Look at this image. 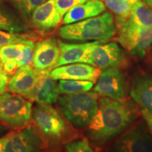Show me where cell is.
I'll return each instance as SVG.
<instances>
[{"label": "cell", "mask_w": 152, "mask_h": 152, "mask_svg": "<svg viewBox=\"0 0 152 152\" xmlns=\"http://www.w3.org/2000/svg\"><path fill=\"white\" fill-rule=\"evenodd\" d=\"M137 113L130 101L99 99L98 109L86 134L93 144L102 146L125 131L134 122Z\"/></svg>", "instance_id": "cell-1"}, {"label": "cell", "mask_w": 152, "mask_h": 152, "mask_svg": "<svg viewBox=\"0 0 152 152\" xmlns=\"http://www.w3.org/2000/svg\"><path fill=\"white\" fill-rule=\"evenodd\" d=\"M65 119L49 104H37L33 108L32 121L47 149H56L73 137L70 123Z\"/></svg>", "instance_id": "cell-2"}, {"label": "cell", "mask_w": 152, "mask_h": 152, "mask_svg": "<svg viewBox=\"0 0 152 152\" xmlns=\"http://www.w3.org/2000/svg\"><path fill=\"white\" fill-rule=\"evenodd\" d=\"M116 33L113 17L109 12L81 21L67 24L59 30V35L69 40L98 41L105 42Z\"/></svg>", "instance_id": "cell-3"}, {"label": "cell", "mask_w": 152, "mask_h": 152, "mask_svg": "<svg viewBox=\"0 0 152 152\" xmlns=\"http://www.w3.org/2000/svg\"><path fill=\"white\" fill-rule=\"evenodd\" d=\"M98 96L94 91L64 94L58 99V109L70 124L86 128L97 111Z\"/></svg>", "instance_id": "cell-4"}, {"label": "cell", "mask_w": 152, "mask_h": 152, "mask_svg": "<svg viewBox=\"0 0 152 152\" xmlns=\"http://www.w3.org/2000/svg\"><path fill=\"white\" fill-rule=\"evenodd\" d=\"M33 104L21 95L5 92L0 95V122L13 130H20L32 121Z\"/></svg>", "instance_id": "cell-5"}, {"label": "cell", "mask_w": 152, "mask_h": 152, "mask_svg": "<svg viewBox=\"0 0 152 152\" xmlns=\"http://www.w3.org/2000/svg\"><path fill=\"white\" fill-rule=\"evenodd\" d=\"M118 42L133 56L143 58L152 45V27L138 26L129 18L116 22Z\"/></svg>", "instance_id": "cell-6"}, {"label": "cell", "mask_w": 152, "mask_h": 152, "mask_svg": "<svg viewBox=\"0 0 152 152\" xmlns=\"http://www.w3.org/2000/svg\"><path fill=\"white\" fill-rule=\"evenodd\" d=\"M45 142L33 125L7 134L0 152H45Z\"/></svg>", "instance_id": "cell-7"}, {"label": "cell", "mask_w": 152, "mask_h": 152, "mask_svg": "<svg viewBox=\"0 0 152 152\" xmlns=\"http://www.w3.org/2000/svg\"><path fill=\"white\" fill-rule=\"evenodd\" d=\"M111 152H152V137L144 123L124 131L111 146Z\"/></svg>", "instance_id": "cell-8"}, {"label": "cell", "mask_w": 152, "mask_h": 152, "mask_svg": "<svg viewBox=\"0 0 152 152\" xmlns=\"http://www.w3.org/2000/svg\"><path fill=\"white\" fill-rule=\"evenodd\" d=\"M93 91L102 97L115 100L124 99L127 92L124 75L117 67L103 70Z\"/></svg>", "instance_id": "cell-9"}, {"label": "cell", "mask_w": 152, "mask_h": 152, "mask_svg": "<svg viewBox=\"0 0 152 152\" xmlns=\"http://www.w3.org/2000/svg\"><path fill=\"white\" fill-rule=\"evenodd\" d=\"M50 71H37L35 85L25 98L37 104H52L58 102L59 91L56 80L51 77Z\"/></svg>", "instance_id": "cell-10"}, {"label": "cell", "mask_w": 152, "mask_h": 152, "mask_svg": "<svg viewBox=\"0 0 152 152\" xmlns=\"http://www.w3.org/2000/svg\"><path fill=\"white\" fill-rule=\"evenodd\" d=\"M96 42L92 49L91 58L93 66L105 70L106 68L118 67L125 60V54L122 49L116 43Z\"/></svg>", "instance_id": "cell-11"}, {"label": "cell", "mask_w": 152, "mask_h": 152, "mask_svg": "<svg viewBox=\"0 0 152 152\" xmlns=\"http://www.w3.org/2000/svg\"><path fill=\"white\" fill-rule=\"evenodd\" d=\"M60 56L58 41L49 37L37 42L34 49L33 67L38 72L56 68Z\"/></svg>", "instance_id": "cell-12"}, {"label": "cell", "mask_w": 152, "mask_h": 152, "mask_svg": "<svg viewBox=\"0 0 152 152\" xmlns=\"http://www.w3.org/2000/svg\"><path fill=\"white\" fill-rule=\"evenodd\" d=\"M102 73L99 68L87 64H71L53 68L49 75L55 80H75L96 82Z\"/></svg>", "instance_id": "cell-13"}, {"label": "cell", "mask_w": 152, "mask_h": 152, "mask_svg": "<svg viewBox=\"0 0 152 152\" xmlns=\"http://www.w3.org/2000/svg\"><path fill=\"white\" fill-rule=\"evenodd\" d=\"M97 41L82 44H69L58 41L60 56L56 67L71 64H87L93 66L92 49Z\"/></svg>", "instance_id": "cell-14"}, {"label": "cell", "mask_w": 152, "mask_h": 152, "mask_svg": "<svg viewBox=\"0 0 152 152\" xmlns=\"http://www.w3.org/2000/svg\"><path fill=\"white\" fill-rule=\"evenodd\" d=\"M62 16L57 11L54 0H47L33 11L30 16V22L39 33L49 32L61 22Z\"/></svg>", "instance_id": "cell-15"}, {"label": "cell", "mask_w": 152, "mask_h": 152, "mask_svg": "<svg viewBox=\"0 0 152 152\" xmlns=\"http://www.w3.org/2000/svg\"><path fill=\"white\" fill-rule=\"evenodd\" d=\"M37 77V71L33 66H22L11 75L7 89L9 92L25 96L32 90Z\"/></svg>", "instance_id": "cell-16"}, {"label": "cell", "mask_w": 152, "mask_h": 152, "mask_svg": "<svg viewBox=\"0 0 152 152\" xmlns=\"http://www.w3.org/2000/svg\"><path fill=\"white\" fill-rule=\"evenodd\" d=\"M130 94L132 99L142 108L152 113V77L137 75L133 79Z\"/></svg>", "instance_id": "cell-17"}, {"label": "cell", "mask_w": 152, "mask_h": 152, "mask_svg": "<svg viewBox=\"0 0 152 152\" xmlns=\"http://www.w3.org/2000/svg\"><path fill=\"white\" fill-rule=\"evenodd\" d=\"M106 11V5L100 0H88L85 3L76 5L64 16L63 23L67 25L81 21L102 14Z\"/></svg>", "instance_id": "cell-18"}, {"label": "cell", "mask_w": 152, "mask_h": 152, "mask_svg": "<svg viewBox=\"0 0 152 152\" xmlns=\"http://www.w3.org/2000/svg\"><path fill=\"white\" fill-rule=\"evenodd\" d=\"M0 30L7 32H26L29 31V26L26 19L0 2Z\"/></svg>", "instance_id": "cell-19"}, {"label": "cell", "mask_w": 152, "mask_h": 152, "mask_svg": "<svg viewBox=\"0 0 152 152\" xmlns=\"http://www.w3.org/2000/svg\"><path fill=\"white\" fill-rule=\"evenodd\" d=\"M39 39L38 33L31 31L7 32L0 30V47L14 44H28L35 42Z\"/></svg>", "instance_id": "cell-20"}, {"label": "cell", "mask_w": 152, "mask_h": 152, "mask_svg": "<svg viewBox=\"0 0 152 152\" xmlns=\"http://www.w3.org/2000/svg\"><path fill=\"white\" fill-rule=\"evenodd\" d=\"M129 18L138 26L152 27V9L144 2L139 1L132 5Z\"/></svg>", "instance_id": "cell-21"}, {"label": "cell", "mask_w": 152, "mask_h": 152, "mask_svg": "<svg viewBox=\"0 0 152 152\" xmlns=\"http://www.w3.org/2000/svg\"><path fill=\"white\" fill-rule=\"evenodd\" d=\"M94 86V82L75 80H59L58 89L60 94H74L90 91Z\"/></svg>", "instance_id": "cell-22"}, {"label": "cell", "mask_w": 152, "mask_h": 152, "mask_svg": "<svg viewBox=\"0 0 152 152\" xmlns=\"http://www.w3.org/2000/svg\"><path fill=\"white\" fill-rule=\"evenodd\" d=\"M104 4L116 15V22L123 20L130 16L132 5L126 0H104Z\"/></svg>", "instance_id": "cell-23"}, {"label": "cell", "mask_w": 152, "mask_h": 152, "mask_svg": "<svg viewBox=\"0 0 152 152\" xmlns=\"http://www.w3.org/2000/svg\"><path fill=\"white\" fill-rule=\"evenodd\" d=\"M17 11L27 19L31 16L36 7L46 1L47 0H9Z\"/></svg>", "instance_id": "cell-24"}, {"label": "cell", "mask_w": 152, "mask_h": 152, "mask_svg": "<svg viewBox=\"0 0 152 152\" xmlns=\"http://www.w3.org/2000/svg\"><path fill=\"white\" fill-rule=\"evenodd\" d=\"M25 45L26 44H14L0 47V65L7 61L16 59Z\"/></svg>", "instance_id": "cell-25"}, {"label": "cell", "mask_w": 152, "mask_h": 152, "mask_svg": "<svg viewBox=\"0 0 152 152\" xmlns=\"http://www.w3.org/2000/svg\"><path fill=\"white\" fill-rule=\"evenodd\" d=\"M35 46V42H30L25 45L21 52L16 58L18 68L33 65Z\"/></svg>", "instance_id": "cell-26"}, {"label": "cell", "mask_w": 152, "mask_h": 152, "mask_svg": "<svg viewBox=\"0 0 152 152\" xmlns=\"http://www.w3.org/2000/svg\"><path fill=\"white\" fill-rule=\"evenodd\" d=\"M67 152H94L86 138L74 140L66 144Z\"/></svg>", "instance_id": "cell-27"}, {"label": "cell", "mask_w": 152, "mask_h": 152, "mask_svg": "<svg viewBox=\"0 0 152 152\" xmlns=\"http://www.w3.org/2000/svg\"><path fill=\"white\" fill-rule=\"evenodd\" d=\"M88 0H54V2L57 11L63 17L75 6L85 3Z\"/></svg>", "instance_id": "cell-28"}, {"label": "cell", "mask_w": 152, "mask_h": 152, "mask_svg": "<svg viewBox=\"0 0 152 152\" xmlns=\"http://www.w3.org/2000/svg\"><path fill=\"white\" fill-rule=\"evenodd\" d=\"M9 75L7 74L0 66V95L3 94L7 90L9 81Z\"/></svg>", "instance_id": "cell-29"}, {"label": "cell", "mask_w": 152, "mask_h": 152, "mask_svg": "<svg viewBox=\"0 0 152 152\" xmlns=\"http://www.w3.org/2000/svg\"><path fill=\"white\" fill-rule=\"evenodd\" d=\"M142 115L144 119L145 120L148 128H149L150 133L152 135V113L147 111V110L142 109Z\"/></svg>", "instance_id": "cell-30"}, {"label": "cell", "mask_w": 152, "mask_h": 152, "mask_svg": "<svg viewBox=\"0 0 152 152\" xmlns=\"http://www.w3.org/2000/svg\"><path fill=\"white\" fill-rule=\"evenodd\" d=\"M7 130H8L7 127L4 125L2 123L0 122V138L7 134Z\"/></svg>", "instance_id": "cell-31"}, {"label": "cell", "mask_w": 152, "mask_h": 152, "mask_svg": "<svg viewBox=\"0 0 152 152\" xmlns=\"http://www.w3.org/2000/svg\"><path fill=\"white\" fill-rule=\"evenodd\" d=\"M6 137H7V134H5L4 136L1 137L0 138V151H1V150L3 147L4 144V142L6 140Z\"/></svg>", "instance_id": "cell-32"}, {"label": "cell", "mask_w": 152, "mask_h": 152, "mask_svg": "<svg viewBox=\"0 0 152 152\" xmlns=\"http://www.w3.org/2000/svg\"><path fill=\"white\" fill-rule=\"evenodd\" d=\"M144 2L152 9V0H144Z\"/></svg>", "instance_id": "cell-33"}, {"label": "cell", "mask_w": 152, "mask_h": 152, "mask_svg": "<svg viewBox=\"0 0 152 152\" xmlns=\"http://www.w3.org/2000/svg\"><path fill=\"white\" fill-rule=\"evenodd\" d=\"M126 1H128L129 4H130L131 5H133L134 4H135L136 2H137V1H140V0H126Z\"/></svg>", "instance_id": "cell-34"}, {"label": "cell", "mask_w": 152, "mask_h": 152, "mask_svg": "<svg viewBox=\"0 0 152 152\" xmlns=\"http://www.w3.org/2000/svg\"><path fill=\"white\" fill-rule=\"evenodd\" d=\"M151 54H152V49H151Z\"/></svg>", "instance_id": "cell-35"}]
</instances>
